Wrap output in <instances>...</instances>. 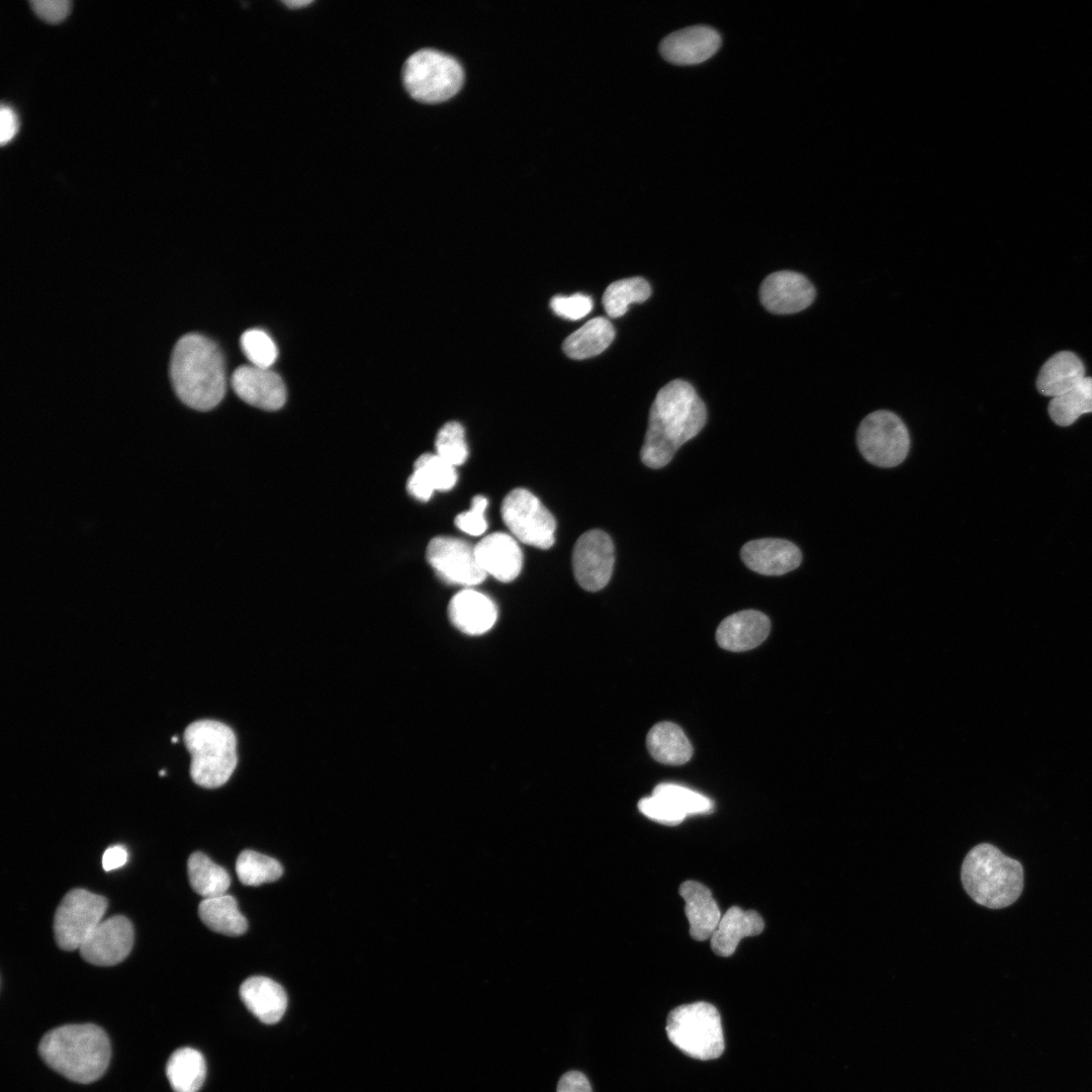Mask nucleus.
<instances>
[{
  "mask_svg": "<svg viewBox=\"0 0 1092 1092\" xmlns=\"http://www.w3.org/2000/svg\"><path fill=\"white\" fill-rule=\"evenodd\" d=\"M107 900L85 889L69 891L59 904L54 917V934L64 950L80 948L102 921Z\"/></svg>",
  "mask_w": 1092,
  "mask_h": 1092,
  "instance_id": "9",
  "label": "nucleus"
},
{
  "mask_svg": "<svg viewBox=\"0 0 1092 1092\" xmlns=\"http://www.w3.org/2000/svg\"><path fill=\"white\" fill-rule=\"evenodd\" d=\"M476 560L485 574L499 581L514 580L522 569L523 554L510 535L496 532L485 536L475 546Z\"/></svg>",
  "mask_w": 1092,
  "mask_h": 1092,
  "instance_id": "18",
  "label": "nucleus"
},
{
  "mask_svg": "<svg viewBox=\"0 0 1092 1092\" xmlns=\"http://www.w3.org/2000/svg\"><path fill=\"white\" fill-rule=\"evenodd\" d=\"M436 454L453 466L463 464L468 456L464 429L457 422L446 423L435 441Z\"/></svg>",
  "mask_w": 1092,
  "mask_h": 1092,
  "instance_id": "35",
  "label": "nucleus"
},
{
  "mask_svg": "<svg viewBox=\"0 0 1092 1092\" xmlns=\"http://www.w3.org/2000/svg\"><path fill=\"white\" fill-rule=\"evenodd\" d=\"M679 894L686 903L691 936L699 941L711 938L722 917L711 891L697 881H686L679 886Z\"/></svg>",
  "mask_w": 1092,
  "mask_h": 1092,
  "instance_id": "21",
  "label": "nucleus"
},
{
  "mask_svg": "<svg viewBox=\"0 0 1092 1092\" xmlns=\"http://www.w3.org/2000/svg\"><path fill=\"white\" fill-rule=\"evenodd\" d=\"M240 996L248 1010L265 1024L277 1023L287 1007L283 987L267 977L248 978L240 987Z\"/></svg>",
  "mask_w": 1092,
  "mask_h": 1092,
  "instance_id": "22",
  "label": "nucleus"
},
{
  "mask_svg": "<svg viewBox=\"0 0 1092 1092\" xmlns=\"http://www.w3.org/2000/svg\"><path fill=\"white\" fill-rule=\"evenodd\" d=\"M456 481L455 466L437 454L425 453L416 460L406 489L415 498L427 502L435 490H449Z\"/></svg>",
  "mask_w": 1092,
  "mask_h": 1092,
  "instance_id": "23",
  "label": "nucleus"
},
{
  "mask_svg": "<svg viewBox=\"0 0 1092 1092\" xmlns=\"http://www.w3.org/2000/svg\"><path fill=\"white\" fill-rule=\"evenodd\" d=\"M720 46L721 36L717 30L707 25H694L665 36L659 52L672 64L697 65L710 59Z\"/></svg>",
  "mask_w": 1092,
  "mask_h": 1092,
  "instance_id": "16",
  "label": "nucleus"
},
{
  "mask_svg": "<svg viewBox=\"0 0 1092 1092\" xmlns=\"http://www.w3.org/2000/svg\"><path fill=\"white\" fill-rule=\"evenodd\" d=\"M856 443L868 462L890 468L901 464L907 457L910 436L896 414L880 410L861 421L856 432Z\"/></svg>",
  "mask_w": 1092,
  "mask_h": 1092,
  "instance_id": "8",
  "label": "nucleus"
},
{
  "mask_svg": "<svg viewBox=\"0 0 1092 1092\" xmlns=\"http://www.w3.org/2000/svg\"><path fill=\"white\" fill-rule=\"evenodd\" d=\"M198 915L210 930L228 936L242 935L248 929V921L231 895L203 899L198 907Z\"/></svg>",
  "mask_w": 1092,
  "mask_h": 1092,
  "instance_id": "28",
  "label": "nucleus"
},
{
  "mask_svg": "<svg viewBox=\"0 0 1092 1092\" xmlns=\"http://www.w3.org/2000/svg\"><path fill=\"white\" fill-rule=\"evenodd\" d=\"M646 745L651 756L668 765H681L693 755V746L682 729L672 722H659L647 734Z\"/></svg>",
  "mask_w": 1092,
  "mask_h": 1092,
  "instance_id": "26",
  "label": "nucleus"
},
{
  "mask_svg": "<svg viewBox=\"0 0 1092 1092\" xmlns=\"http://www.w3.org/2000/svg\"><path fill=\"white\" fill-rule=\"evenodd\" d=\"M502 518L521 542L540 549L554 544L556 522L541 502L525 488H515L504 498Z\"/></svg>",
  "mask_w": 1092,
  "mask_h": 1092,
  "instance_id": "10",
  "label": "nucleus"
},
{
  "mask_svg": "<svg viewBox=\"0 0 1092 1092\" xmlns=\"http://www.w3.org/2000/svg\"><path fill=\"white\" fill-rule=\"evenodd\" d=\"M816 290L803 274L794 271H778L762 281L759 297L762 305L772 313H796L807 308L815 299Z\"/></svg>",
  "mask_w": 1092,
  "mask_h": 1092,
  "instance_id": "14",
  "label": "nucleus"
},
{
  "mask_svg": "<svg viewBox=\"0 0 1092 1092\" xmlns=\"http://www.w3.org/2000/svg\"><path fill=\"white\" fill-rule=\"evenodd\" d=\"M170 376L181 401L197 411L213 408L225 392L222 354L214 342L200 334H187L178 340L172 353Z\"/></svg>",
  "mask_w": 1092,
  "mask_h": 1092,
  "instance_id": "2",
  "label": "nucleus"
},
{
  "mask_svg": "<svg viewBox=\"0 0 1092 1092\" xmlns=\"http://www.w3.org/2000/svg\"><path fill=\"white\" fill-rule=\"evenodd\" d=\"M231 383L237 395L253 406L276 411L285 403V384L270 368L240 366L233 373Z\"/></svg>",
  "mask_w": 1092,
  "mask_h": 1092,
  "instance_id": "15",
  "label": "nucleus"
},
{
  "mask_svg": "<svg viewBox=\"0 0 1092 1092\" xmlns=\"http://www.w3.org/2000/svg\"><path fill=\"white\" fill-rule=\"evenodd\" d=\"M311 2L312 1H310V0H307V1L306 0H290V1H284L283 3L287 7L295 9V8H300V7L306 6V5L310 4Z\"/></svg>",
  "mask_w": 1092,
  "mask_h": 1092,
  "instance_id": "44",
  "label": "nucleus"
},
{
  "mask_svg": "<svg viewBox=\"0 0 1092 1092\" xmlns=\"http://www.w3.org/2000/svg\"><path fill=\"white\" fill-rule=\"evenodd\" d=\"M128 853L122 845L108 847L102 856V867L106 872L118 869L126 863Z\"/></svg>",
  "mask_w": 1092,
  "mask_h": 1092,
  "instance_id": "43",
  "label": "nucleus"
},
{
  "mask_svg": "<svg viewBox=\"0 0 1092 1092\" xmlns=\"http://www.w3.org/2000/svg\"><path fill=\"white\" fill-rule=\"evenodd\" d=\"M486 507V497L483 495H475L472 498L470 510L456 516L454 520L456 527L462 532L472 536L483 534L487 529V523L484 518Z\"/></svg>",
  "mask_w": 1092,
  "mask_h": 1092,
  "instance_id": "39",
  "label": "nucleus"
},
{
  "mask_svg": "<svg viewBox=\"0 0 1092 1092\" xmlns=\"http://www.w3.org/2000/svg\"><path fill=\"white\" fill-rule=\"evenodd\" d=\"M638 809L647 818L665 825L679 824L687 817L667 799L655 794L641 799Z\"/></svg>",
  "mask_w": 1092,
  "mask_h": 1092,
  "instance_id": "37",
  "label": "nucleus"
},
{
  "mask_svg": "<svg viewBox=\"0 0 1092 1092\" xmlns=\"http://www.w3.org/2000/svg\"><path fill=\"white\" fill-rule=\"evenodd\" d=\"M707 410L687 381L675 379L657 392L651 405L640 458L644 465L658 469L667 465L686 442L704 428Z\"/></svg>",
  "mask_w": 1092,
  "mask_h": 1092,
  "instance_id": "1",
  "label": "nucleus"
},
{
  "mask_svg": "<svg viewBox=\"0 0 1092 1092\" xmlns=\"http://www.w3.org/2000/svg\"><path fill=\"white\" fill-rule=\"evenodd\" d=\"M665 1029L671 1043L691 1058L714 1060L724 1052L721 1017L710 1003L701 1001L672 1009Z\"/></svg>",
  "mask_w": 1092,
  "mask_h": 1092,
  "instance_id": "6",
  "label": "nucleus"
},
{
  "mask_svg": "<svg viewBox=\"0 0 1092 1092\" xmlns=\"http://www.w3.org/2000/svg\"><path fill=\"white\" fill-rule=\"evenodd\" d=\"M553 312L569 321H577L584 317L593 309V299L583 293H575L570 296L556 295L550 300Z\"/></svg>",
  "mask_w": 1092,
  "mask_h": 1092,
  "instance_id": "38",
  "label": "nucleus"
},
{
  "mask_svg": "<svg viewBox=\"0 0 1092 1092\" xmlns=\"http://www.w3.org/2000/svg\"><path fill=\"white\" fill-rule=\"evenodd\" d=\"M241 347L251 365L260 368L269 369L278 356L273 339L260 329L246 331L241 338Z\"/></svg>",
  "mask_w": 1092,
  "mask_h": 1092,
  "instance_id": "36",
  "label": "nucleus"
},
{
  "mask_svg": "<svg viewBox=\"0 0 1092 1092\" xmlns=\"http://www.w3.org/2000/svg\"><path fill=\"white\" fill-rule=\"evenodd\" d=\"M1048 412L1061 427L1071 426L1080 416L1092 413V377H1085L1068 392L1052 398Z\"/></svg>",
  "mask_w": 1092,
  "mask_h": 1092,
  "instance_id": "31",
  "label": "nucleus"
},
{
  "mask_svg": "<svg viewBox=\"0 0 1092 1092\" xmlns=\"http://www.w3.org/2000/svg\"><path fill=\"white\" fill-rule=\"evenodd\" d=\"M29 3L34 13L49 22H59L64 19L71 6L69 0H30Z\"/></svg>",
  "mask_w": 1092,
  "mask_h": 1092,
  "instance_id": "40",
  "label": "nucleus"
},
{
  "mask_svg": "<svg viewBox=\"0 0 1092 1092\" xmlns=\"http://www.w3.org/2000/svg\"><path fill=\"white\" fill-rule=\"evenodd\" d=\"M236 872L242 884L259 886L278 880L282 876L283 869L275 858L246 849L237 858Z\"/></svg>",
  "mask_w": 1092,
  "mask_h": 1092,
  "instance_id": "33",
  "label": "nucleus"
},
{
  "mask_svg": "<svg viewBox=\"0 0 1092 1092\" xmlns=\"http://www.w3.org/2000/svg\"><path fill=\"white\" fill-rule=\"evenodd\" d=\"M763 928V919L756 911L733 906L722 915L710 938L712 950L717 956L730 957L743 937L757 935Z\"/></svg>",
  "mask_w": 1092,
  "mask_h": 1092,
  "instance_id": "24",
  "label": "nucleus"
},
{
  "mask_svg": "<svg viewBox=\"0 0 1092 1092\" xmlns=\"http://www.w3.org/2000/svg\"><path fill=\"white\" fill-rule=\"evenodd\" d=\"M615 330L612 323L598 316L586 322L563 342L564 353L572 359H586L604 352L613 342Z\"/></svg>",
  "mask_w": 1092,
  "mask_h": 1092,
  "instance_id": "27",
  "label": "nucleus"
},
{
  "mask_svg": "<svg viewBox=\"0 0 1092 1092\" xmlns=\"http://www.w3.org/2000/svg\"><path fill=\"white\" fill-rule=\"evenodd\" d=\"M557 1092H592L588 1079L578 1071L563 1074L557 1084Z\"/></svg>",
  "mask_w": 1092,
  "mask_h": 1092,
  "instance_id": "41",
  "label": "nucleus"
},
{
  "mask_svg": "<svg viewBox=\"0 0 1092 1092\" xmlns=\"http://www.w3.org/2000/svg\"><path fill=\"white\" fill-rule=\"evenodd\" d=\"M166 1076L174 1092H197L206 1076L203 1056L192 1048H180L169 1058Z\"/></svg>",
  "mask_w": 1092,
  "mask_h": 1092,
  "instance_id": "29",
  "label": "nucleus"
},
{
  "mask_svg": "<svg viewBox=\"0 0 1092 1092\" xmlns=\"http://www.w3.org/2000/svg\"><path fill=\"white\" fill-rule=\"evenodd\" d=\"M769 619L756 610H744L725 618L717 628L716 640L723 649L741 652L755 648L767 637Z\"/></svg>",
  "mask_w": 1092,
  "mask_h": 1092,
  "instance_id": "19",
  "label": "nucleus"
},
{
  "mask_svg": "<svg viewBox=\"0 0 1092 1092\" xmlns=\"http://www.w3.org/2000/svg\"><path fill=\"white\" fill-rule=\"evenodd\" d=\"M426 558L437 575L448 583L470 586L486 577L476 560L474 547L461 539L433 538L428 544Z\"/></svg>",
  "mask_w": 1092,
  "mask_h": 1092,
  "instance_id": "11",
  "label": "nucleus"
},
{
  "mask_svg": "<svg viewBox=\"0 0 1092 1092\" xmlns=\"http://www.w3.org/2000/svg\"><path fill=\"white\" fill-rule=\"evenodd\" d=\"M1085 377L1082 360L1073 352L1061 351L1041 366L1036 378V388L1042 395L1054 398L1074 388Z\"/></svg>",
  "mask_w": 1092,
  "mask_h": 1092,
  "instance_id": "25",
  "label": "nucleus"
},
{
  "mask_svg": "<svg viewBox=\"0 0 1092 1092\" xmlns=\"http://www.w3.org/2000/svg\"><path fill=\"white\" fill-rule=\"evenodd\" d=\"M651 294L649 283L642 277H631L611 283L603 295V305L611 317L626 313L633 302H643Z\"/></svg>",
  "mask_w": 1092,
  "mask_h": 1092,
  "instance_id": "32",
  "label": "nucleus"
},
{
  "mask_svg": "<svg viewBox=\"0 0 1092 1092\" xmlns=\"http://www.w3.org/2000/svg\"><path fill=\"white\" fill-rule=\"evenodd\" d=\"M44 1063L67 1079L87 1084L106 1071L111 1046L106 1032L92 1023L67 1024L48 1031L39 1041Z\"/></svg>",
  "mask_w": 1092,
  "mask_h": 1092,
  "instance_id": "3",
  "label": "nucleus"
},
{
  "mask_svg": "<svg viewBox=\"0 0 1092 1092\" xmlns=\"http://www.w3.org/2000/svg\"><path fill=\"white\" fill-rule=\"evenodd\" d=\"M187 873L192 890L204 899L226 894L231 885L229 873L200 851L189 856Z\"/></svg>",
  "mask_w": 1092,
  "mask_h": 1092,
  "instance_id": "30",
  "label": "nucleus"
},
{
  "mask_svg": "<svg viewBox=\"0 0 1092 1092\" xmlns=\"http://www.w3.org/2000/svg\"><path fill=\"white\" fill-rule=\"evenodd\" d=\"M615 549L611 537L599 529L583 533L572 551V568L578 584L589 592L604 588L613 573Z\"/></svg>",
  "mask_w": 1092,
  "mask_h": 1092,
  "instance_id": "12",
  "label": "nucleus"
},
{
  "mask_svg": "<svg viewBox=\"0 0 1092 1092\" xmlns=\"http://www.w3.org/2000/svg\"><path fill=\"white\" fill-rule=\"evenodd\" d=\"M744 564L762 575H783L796 569L802 561L799 547L779 538H762L745 543L740 551Z\"/></svg>",
  "mask_w": 1092,
  "mask_h": 1092,
  "instance_id": "17",
  "label": "nucleus"
},
{
  "mask_svg": "<svg viewBox=\"0 0 1092 1092\" xmlns=\"http://www.w3.org/2000/svg\"><path fill=\"white\" fill-rule=\"evenodd\" d=\"M177 740H178V739H177V737H175V736H174V737L172 738V741H173V742H176Z\"/></svg>",
  "mask_w": 1092,
  "mask_h": 1092,
  "instance_id": "45",
  "label": "nucleus"
},
{
  "mask_svg": "<svg viewBox=\"0 0 1092 1092\" xmlns=\"http://www.w3.org/2000/svg\"><path fill=\"white\" fill-rule=\"evenodd\" d=\"M961 879L968 895L991 909L1013 904L1021 895L1024 883L1021 863L990 843H980L967 853Z\"/></svg>",
  "mask_w": 1092,
  "mask_h": 1092,
  "instance_id": "4",
  "label": "nucleus"
},
{
  "mask_svg": "<svg viewBox=\"0 0 1092 1092\" xmlns=\"http://www.w3.org/2000/svg\"><path fill=\"white\" fill-rule=\"evenodd\" d=\"M448 616L459 631L467 635H480L494 625L497 610L485 595L473 589H463L451 599Z\"/></svg>",
  "mask_w": 1092,
  "mask_h": 1092,
  "instance_id": "20",
  "label": "nucleus"
},
{
  "mask_svg": "<svg viewBox=\"0 0 1092 1092\" xmlns=\"http://www.w3.org/2000/svg\"><path fill=\"white\" fill-rule=\"evenodd\" d=\"M17 130V116L8 105L0 108V143L3 145L10 141Z\"/></svg>",
  "mask_w": 1092,
  "mask_h": 1092,
  "instance_id": "42",
  "label": "nucleus"
},
{
  "mask_svg": "<svg viewBox=\"0 0 1092 1092\" xmlns=\"http://www.w3.org/2000/svg\"><path fill=\"white\" fill-rule=\"evenodd\" d=\"M133 940L134 931L129 919L115 915L102 920L79 949L87 963L109 967L121 963L129 954Z\"/></svg>",
  "mask_w": 1092,
  "mask_h": 1092,
  "instance_id": "13",
  "label": "nucleus"
},
{
  "mask_svg": "<svg viewBox=\"0 0 1092 1092\" xmlns=\"http://www.w3.org/2000/svg\"><path fill=\"white\" fill-rule=\"evenodd\" d=\"M464 79L461 64L454 57L434 49H422L404 62L402 81L407 93L418 101H444L458 92Z\"/></svg>",
  "mask_w": 1092,
  "mask_h": 1092,
  "instance_id": "7",
  "label": "nucleus"
},
{
  "mask_svg": "<svg viewBox=\"0 0 1092 1092\" xmlns=\"http://www.w3.org/2000/svg\"><path fill=\"white\" fill-rule=\"evenodd\" d=\"M183 741L191 755L190 776L196 785L214 789L229 781L238 757L237 738L228 725L208 719L192 722Z\"/></svg>",
  "mask_w": 1092,
  "mask_h": 1092,
  "instance_id": "5",
  "label": "nucleus"
},
{
  "mask_svg": "<svg viewBox=\"0 0 1092 1092\" xmlns=\"http://www.w3.org/2000/svg\"><path fill=\"white\" fill-rule=\"evenodd\" d=\"M652 794L667 799L686 816L706 814L713 810V802L711 799L681 785L662 783L653 789Z\"/></svg>",
  "mask_w": 1092,
  "mask_h": 1092,
  "instance_id": "34",
  "label": "nucleus"
}]
</instances>
